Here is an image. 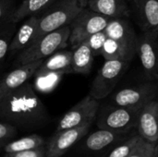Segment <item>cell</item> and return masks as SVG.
Masks as SVG:
<instances>
[{"mask_svg": "<svg viewBox=\"0 0 158 157\" xmlns=\"http://www.w3.org/2000/svg\"><path fill=\"white\" fill-rule=\"evenodd\" d=\"M102 56L105 58V60L120 59V60L128 61L127 55L125 53V50L121 46V44L118 41H116L112 38H109V37H107V39L104 44Z\"/></svg>", "mask_w": 158, "mask_h": 157, "instance_id": "25", "label": "cell"}, {"mask_svg": "<svg viewBox=\"0 0 158 157\" xmlns=\"http://www.w3.org/2000/svg\"><path fill=\"white\" fill-rule=\"evenodd\" d=\"M45 140L37 134H31L29 136L22 137L20 139H17L12 141L11 143H7L4 148L3 151L5 154L6 153H16L27 150H32L40 147H44L46 145Z\"/></svg>", "mask_w": 158, "mask_h": 157, "instance_id": "21", "label": "cell"}, {"mask_svg": "<svg viewBox=\"0 0 158 157\" xmlns=\"http://www.w3.org/2000/svg\"><path fill=\"white\" fill-rule=\"evenodd\" d=\"M129 64L127 60H106L93 81L90 94L99 101L107 98L128 69Z\"/></svg>", "mask_w": 158, "mask_h": 157, "instance_id": "7", "label": "cell"}, {"mask_svg": "<svg viewBox=\"0 0 158 157\" xmlns=\"http://www.w3.org/2000/svg\"><path fill=\"white\" fill-rule=\"evenodd\" d=\"M18 134V128L5 120L0 122V146L3 149L7 143L16 140Z\"/></svg>", "mask_w": 158, "mask_h": 157, "instance_id": "27", "label": "cell"}, {"mask_svg": "<svg viewBox=\"0 0 158 157\" xmlns=\"http://www.w3.org/2000/svg\"><path fill=\"white\" fill-rule=\"evenodd\" d=\"M143 139L137 132L114 147L104 157H129Z\"/></svg>", "mask_w": 158, "mask_h": 157, "instance_id": "24", "label": "cell"}, {"mask_svg": "<svg viewBox=\"0 0 158 157\" xmlns=\"http://www.w3.org/2000/svg\"><path fill=\"white\" fill-rule=\"evenodd\" d=\"M112 18L97 13L89 7L83 8L69 24V43L74 49L91 35L104 31Z\"/></svg>", "mask_w": 158, "mask_h": 157, "instance_id": "6", "label": "cell"}, {"mask_svg": "<svg viewBox=\"0 0 158 157\" xmlns=\"http://www.w3.org/2000/svg\"><path fill=\"white\" fill-rule=\"evenodd\" d=\"M17 32V23L8 22L0 25V63L4 64L7 54L9 53L10 45Z\"/></svg>", "mask_w": 158, "mask_h": 157, "instance_id": "23", "label": "cell"}, {"mask_svg": "<svg viewBox=\"0 0 158 157\" xmlns=\"http://www.w3.org/2000/svg\"><path fill=\"white\" fill-rule=\"evenodd\" d=\"M82 9L79 0H56L39 15L38 29L32 42L46 33L69 25Z\"/></svg>", "mask_w": 158, "mask_h": 157, "instance_id": "3", "label": "cell"}, {"mask_svg": "<svg viewBox=\"0 0 158 157\" xmlns=\"http://www.w3.org/2000/svg\"><path fill=\"white\" fill-rule=\"evenodd\" d=\"M158 98V81H149L148 82L123 88L112 95L108 96V103L128 107L131 109L141 110L149 102Z\"/></svg>", "mask_w": 158, "mask_h": 157, "instance_id": "8", "label": "cell"}, {"mask_svg": "<svg viewBox=\"0 0 158 157\" xmlns=\"http://www.w3.org/2000/svg\"><path fill=\"white\" fill-rule=\"evenodd\" d=\"M137 131L147 143L158 145V98L149 102L141 109Z\"/></svg>", "mask_w": 158, "mask_h": 157, "instance_id": "13", "label": "cell"}, {"mask_svg": "<svg viewBox=\"0 0 158 157\" xmlns=\"http://www.w3.org/2000/svg\"><path fill=\"white\" fill-rule=\"evenodd\" d=\"M73 51L69 50H58L45 60L39 68L40 70H61L66 68H70L72 63Z\"/></svg>", "mask_w": 158, "mask_h": 157, "instance_id": "22", "label": "cell"}, {"mask_svg": "<svg viewBox=\"0 0 158 157\" xmlns=\"http://www.w3.org/2000/svg\"><path fill=\"white\" fill-rule=\"evenodd\" d=\"M56 0H24L16 8L12 22L18 23L31 15H40Z\"/></svg>", "mask_w": 158, "mask_h": 157, "instance_id": "20", "label": "cell"}, {"mask_svg": "<svg viewBox=\"0 0 158 157\" xmlns=\"http://www.w3.org/2000/svg\"><path fill=\"white\" fill-rule=\"evenodd\" d=\"M137 55L145 77L149 81H158V27L138 35Z\"/></svg>", "mask_w": 158, "mask_h": 157, "instance_id": "10", "label": "cell"}, {"mask_svg": "<svg viewBox=\"0 0 158 157\" xmlns=\"http://www.w3.org/2000/svg\"><path fill=\"white\" fill-rule=\"evenodd\" d=\"M38 23H39V15H31L24 20L20 28L17 31L13 41L10 45L9 53H17L20 52L27 46H29L33 37L36 33V31L38 29Z\"/></svg>", "mask_w": 158, "mask_h": 157, "instance_id": "17", "label": "cell"}, {"mask_svg": "<svg viewBox=\"0 0 158 157\" xmlns=\"http://www.w3.org/2000/svg\"><path fill=\"white\" fill-rule=\"evenodd\" d=\"M87 7L109 18H124L131 11L126 0H90Z\"/></svg>", "mask_w": 158, "mask_h": 157, "instance_id": "18", "label": "cell"}, {"mask_svg": "<svg viewBox=\"0 0 158 157\" xmlns=\"http://www.w3.org/2000/svg\"><path fill=\"white\" fill-rule=\"evenodd\" d=\"M94 56L89 45L83 42L73 49L71 67L74 73L88 74L93 68Z\"/></svg>", "mask_w": 158, "mask_h": 157, "instance_id": "19", "label": "cell"}, {"mask_svg": "<svg viewBox=\"0 0 158 157\" xmlns=\"http://www.w3.org/2000/svg\"><path fill=\"white\" fill-rule=\"evenodd\" d=\"M106 39H107V34L104 30V31H98V32L91 35L84 42L89 45L94 56H102L104 44H105Z\"/></svg>", "mask_w": 158, "mask_h": 157, "instance_id": "26", "label": "cell"}, {"mask_svg": "<svg viewBox=\"0 0 158 157\" xmlns=\"http://www.w3.org/2000/svg\"><path fill=\"white\" fill-rule=\"evenodd\" d=\"M70 73H74L72 68L61 70H40L38 68L33 76V88L41 93H50L59 85L63 77Z\"/></svg>", "mask_w": 158, "mask_h": 157, "instance_id": "16", "label": "cell"}, {"mask_svg": "<svg viewBox=\"0 0 158 157\" xmlns=\"http://www.w3.org/2000/svg\"><path fill=\"white\" fill-rule=\"evenodd\" d=\"M155 157H158V151H157V153H156V156Z\"/></svg>", "mask_w": 158, "mask_h": 157, "instance_id": "32", "label": "cell"}, {"mask_svg": "<svg viewBox=\"0 0 158 157\" xmlns=\"http://www.w3.org/2000/svg\"><path fill=\"white\" fill-rule=\"evenodd\" d=\"M105 31L107 37L118 41L127 55L128 61H131L137 54L138 35L129 20L124 18H112L108 22Z\"/></svg>", "mask_w": 158, "mask_h": 157, "instance_id": "12", "label": "cell"}, {"mask_svg": "<svg viewBox=\"0 0 158 157\" xmlns=\"http://www.w3.org/2000/svg\"><path fill=\"white\" fill-rule=\"evenodd\" d=\"M44 59L16 67L12 71L6 73L0 82V97L19 88L34 76L37 69L43 64Z\"/></svg>", "mask_w": 158, "mask_h": 157, "instance_id": "14", "label": "cell"}, {"mask_svg": "<svg viewBox=\"0 0 158 157\" xmlns=\"http://www.w3.org/2000/svg\"><path fill=\"white\" fill-rule=\"evenodd\" d=\"M90 0H79V3H80V6L82 7V8H85L88 6V3H89Z\"/></svg>", "mask_w": 158, "mask_h": 157, "instance_id": "31", "label": "cell"}, {"mask_svg": "<svg viewBox=\"0 0 158 157\" xmlns=\"http://www.w3.org/2000/svg\"><path fill=\"white\" fill-rule=\"evenodd\" d=\"M157 151L158 145L151 144L143 140L129 157H155Z\"/></svg>", "mask_w": 158, "mask_h": 157, "instance_id": "29", "label": "cell"}, {"mask_svg": "<svg viewBox=\"0 0 158 157\" xmlns=\"http://www.w3.org/2000/svg\"><path fill=\"white\" fill-rule=\"evenodd\" d=\"M141 110L131 109L110 103L101 105L96 116L98 129L118 132H131L137 130Z\"/></svg>", "mask_w": 158, "mask_h": 157, "instance_id": "4", "label": "cell"}, {"mask_svg": "<svg viewBox=\"0 0 158 157\" xmlns=\"http://www.w3.org/2000/svg\"><path fill=\"white\" fill-rule=\"evenodd\" d=\"M3 157H46V145L44 147L16 152V153H6Z\"/></svg>", "mask_w": 158, "mask_h": 157, "instance_id": "30", "label": "cell"}, {"mask_svg": "<svg viewBox=\"0 0 158 157\" xmlns=\"http://www.w3.org/2000/svg\"><path fill=\"white\" fill-rule=\"evenodd\" d=\"M92 124L55 131L46 143V157H61L66 155L89 133Z\"/></svg>", "mask_w": 158, "mask_h": 157, "instance_id": "11", "label": "cell"}, {"mask_svg": "<svg viewBox=\"0 0 158 157\" xmlns=\"http://www.w3.org/2000/svg\"><path fill=\"white\" fill-rule=\"evenodd\" d=\"M100 105V101L89 93L63 115L57 123L56 131L93 123L96 118Z\"/></svg>", "mask_w": 158, "mask_h": 157, "instance_id": "9", "label": "cell"}, {"mask_svg": "<svg viewBox=\"0 0 158 157\" xmlns=\"http://www.w3.org/2000/svg\"><path fill=\"white\" fill-rule=\"evenodd\" d=\"M69 25L64 26L60 29L44 34L19 52L16 57V60L14 61L15 68L44 59L56 51L66 48L68 42L69 41Z\"/></svg>", "mask_w": 158, "mask_h": 157, "instance_id": "2", "label": "cell"}, {"mask_svg": "<svg viewBox=\"0 0 158 157\" xmlns=\"http://www.w3.org/2000/svg\"><path fill=\"white\" fill-rule=\"evenodd\" d=\"M0 118L25 130L42 128L50 121L44 105L29 81L0 97Z\"/></svg>", "mask_w": 158, "mask_h": 157, "instance_id": "1", "label": "cell"}, {"mask_svg": "<svg viewBox=\"0 0 158 157\" xmlns=\"http://www.w3.org/2000/svg\"><path fill=\"white\" fill-rule=\"evenodd\" d=\"M137 132V130L131 132H118L99 129L89 135L87 134L77 144V148L80 155L104 157L118 143Z\"/></svg>", "mask_w": 158, "mask_h": 157, "instance_id": "5", "label": "cell"}, {"mask_svg": "<svg viewBox=\"0 0 158 157\" xmlns=\"http://www.w3.org/2000/svg\"><path fill=\"white\" fill-rule=\"evenodd\" d=\"M143 31L158 27V0H129Z\"/></svg>", "mask_w": 158, "mask_h": 157, "instance_id": "15", "label": "cell"}, {"mask_svg": "<svg viewBox=\"0 0 158 157\" xmlns=\"http://www.w3.org/2000/svg\"><path fill=\"white\" fill-rule=\"evenodd\" d=\"M16 8L13 0H0V25L12 22Z\"/></svg>", "mask_w": 158, "mask_h": 157, "instance_id": "28", "label": "cell"}]
</instances>
